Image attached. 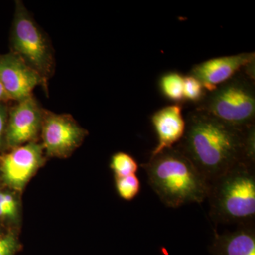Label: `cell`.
I'll return each instance as SVG.
<instances>
[{"instance_id": "cell-1", "label": "cell", "mask_w": 255, "mask_h": 255, "mask_svg": "<svg viewBox=\"0 0 255 255\" xmlns=\"http://www.w3.org/2000/svg\"><path fill=\"white\" fill-rule=\"evenodd\" d=\"M246 129L228 125L196 110L188 115L184 136L176 146L210 185L237 164H248L245 152Z\"/></svg>"}, {"instance_id": "cell-2", "label": "cell", "mask_w": 255, "mask_h": 255, "mask_svg": "<svg viewBox=\"0 0 255 255\" xmlns=\"http://www.w3.org/2000/svg\"><path fill=\"white\" fill-rule=\"evenodd\" d=\"M142 167L152 190L167 207L201 204L207 199L209 182L176 145L150 156Z\"/></svg>"}, {"instance_id": "cell-3", "label": "cell", "mask_w": 255, "mask_h": 255, "mask_svg": "<svg viewBox=\"0 0 255 255\" xmlns=\"http://www.w3.org/2000/svg\"><path fill=\"white\" fill-rule=\"evenodd\" d=\"M211 219L217 223L246 225L255 217V166L242 162L210 184Z\"/></svg>"}, {"instance_id": "cell-4", "label": "cell", "mask_w": 255, "mask_h": 255, "mask_svg": "<svg viewBox=\"0 0 255 255\" xmlns=\"http://www.w3.org/2000/svg\"><path fill=\"white\" fill-rule=\"evenodd\" d=\"M255 80L243 70L206 95L196 110L223 123L244 129L255 125Z\"/></svg>"}, {"instance_id": "cell-5", "label": "cell", "mask_w": 255, "mask_h": 255, "mask_svg": "<svg viewBox=\"0 0 255 255\" xmlns=\"http://www.w3.org/2000/svg\"><path fill=\"white\" fill-rule=\"evenodd\" d=\"M11 45L14 54L45 80L52 75L54 58L49 43L21 1H16Z\"/></svg>"}, {"instance_id": "cell-6", "label": "cell", "mask_w": 255, "mask_h": 255, "mask_svg": "<svg viewBox=\"0 0 255 255\" xmlns=\"http://www.w3.org/2000/svg\"><path fill=\"white\" fill-rule=\"evenodd\" d=\"M41 127L43 149L52 157L70 155L86 135V131L66 114L45 113Z\"/></svg>"}, {"instance_id": "cell-7", "label": "cell", "mask_w": 255, "mask_h": 255, "mask_svg": "<svg viewBox=\"0 0 255 255\" xmlns=\"http://www.w3.org/2000/svg\"><path fill=\"white\" fill-rule=\"evenodd\" d=\"M46 80L14 53L0 55V83L11 100L21 101L32 95Z\"/></svg>"}, {"instance_id": "cell-8", "label": "cell", "mask_w": 255, "mask_h": 255, "mask_svg": "<svg viewBox=\"0 0 255 255\" xmlns=\"http://www.w3.org/2000/svg\"><path fill=\"white\" fill-rule=\"evenodd\" d=\"M43 146L31 142L18 146L1 158V170L6 184L21 190L43 163Z\"/></svg>"}, {"instance_id": "cell-9", "label": "cell", "mask_w": 255, "mask_h": 255, "mask_svg": "<svg viewBox=\"0 0 255 255\" xmlns=\"http://www.w3.org/2000/svg\"><path fill=\"white\" fill-rule=\"evenodd\" d=\"M255 59L254 52L212 58L196 65L189 75L198 79L204 89L211 92L232 78Z\"/></svg>"}, {"instance_id": "cell-10", "label": "cell", "mask_w": 255, "mask_h": 255, "mask_svg": "<svg viewBox=\"0 0 255 255\" xmlns=\"http://www.w3.org/2000/svg\"><path fill=\"white\" fill-rule=\"evenodd\" d=\"M43 112L33 95L21 101L10 112L6 137L10 145L18 147L36 136Z\"/></svg>"}, {"instance_id": "cell-11", "label": "cell", "mask_w": 255, "mask_h": 255, "mask_svg": "<svg viewBox=\"0 0 255 255\" xmlns=\"http://www.w3.org/2000/svg\"><path fill=\"white\" fill-rule=\"evenodd\" d=\"M151 122L158 140L151 156L177 145L185 132L186 121L179 105L167 106L157 110L151 117Z\"/></svg>"}, {"instance_id": "cell-12", "label": "cell", "mask_w": 255, "mask_h": 255, "mask_svg": "<svg viewBox=\"0 0 255 255\" xmlns=\"http://www.w3.org/2000/svg\"><path fill=\"white\" fill-rule=\"evenodd\" d=\"M213 251L216 255H255L254 223L242 225L232 232L216 233Z\"/></svg>"}, {"instance_id": "cell-13", "label": "cell", "mask_w": 255, "mask_h": 255, "mask_svg": "<svg viewBox=\"0 0 255 255\" xmlns=\"http://www.w3.org/2000/svg\"><path fill=\"white\" fill-rule=\"evenodd\" d=\"M159 88L167 100L179 102L184 100V77L177 72H169L160 78Z\"/></svg>"}, {"instance_id": "cell-14", "label": "cell", "mask_w": 255, "mask_h": 255, "mask_svg": "<svg viewBox=\"0 0 255 255\" xmlns=\"http://www.w3.org/2000/svg\"><path fill=\"white\" fill-rule=\"evenodd\" d=\"M110 167L115 177H124L135 174L138 169V164L131 155L119 152L112 156Z\"/></svg>"}, {"instance_id": "cell-15", "label": "cell", "mask_w": 255, "mask_h": 255, "mask_svg": "<svg viewBox=\"0 0 255 255\" xmlns=\"http://www.w3.org/2000/svg\"><path fill=\"white\" fill-rule=\"evenodd\" d=\"M115 179L117 192L124 200L131 201L138 195L141 185L140 179L135 174Z\"/></svg>"}, {"instance_id": "cell-16", "label": "cell", "mask_w": 255, "mask_h": 255, "mask_svg": "<svg viewBox=\"0 0 255 255\" xmlns=\"http://www.w3.org/2000/svg\"><path fill=\"white\" fill-rule=\"evenodd\" d=\"M205 90L201 82L192 75L184 77V100L200 103L205 97Z\"/></svg>"}, {"instance_id": "cell-17", "label": "cell", "mask_w": 255, "mask_h": 255, "mask_svg": "<svg viewBox=\"0 0 255 255\" xmlns=\"http://www.w3.org/2000/svg\"><path fill=\"white\" fill-rule=\"evenodd\" d=\"M17 249V241L13 235L0 238V255H14Z\"/></svg>"}, {"instance_id": "cell-18", "label": "cell", "mask_w": 255, "mask_h": 255, "mask_svg": "<svg viewBox=\"0 0 255 255\" xmlns=\"http://www.w3.org/2000/svg\"><path fill=\"white\" fill-rule=\"evenodd\" d=\"M6 118V109L5 108L4 106L0 105V142H1L3 132H4Z\"/></svg>"}, {"instance_id": "cell-19", "label": "cell", "mask_w": 255, "mask_h": 255, "mask_svg": "<svg viewBox=\"0 0 255 255\" xmlns=\"http://www.w3.org/2000/svg\"><path fill=\"white\" fill-rule=\"evenodd\" d=\"M16 212L4 206H0V218L12 217Z\"/></svg>"}, {"instance_id": "cell-20", "label": "cell", "mask_w": 255, "mask_h": 255, "mask_svg": "<svg viewBox=\"0 0 255 255\" xmlns=\"http://www.w3.org/2000/svg\"><path fill=\"white\" fill-rule=\"evenodd\" d=\"M9 100H11V99H10L9 95L5 91L4 87L1 85V84L0 83V102Z\"/></svg>"}]
</instances>
